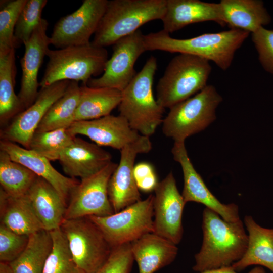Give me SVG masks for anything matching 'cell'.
I'll list each match as a JSON object with an SVG mask.
<instances>
[{"label": "cell", "mask_w": 273, "mask_h": 273, "mask_svg": "<svg viewBox=\"0 0 273 273\" xmlns=\"http://www.w3.org/2000/svg\"><path fill=\"white\" fill-rule=\"evenodd\" d=\"M130 245L139 273H154L173 262L178 254L176 244L155 233L146 234Z\"/></svg>", "instance_id": "7402d4cb"}, {"label": "cell", "mask_w": 273, "mask_h": 273, "mask_svg": "<svg viewBox=\"0 0 273 273\" xmlns=\"http://www.w3.org/2000/svg\"><path fill=\"white\" fill-rule=\"evenodd\" d=\"M154 195L106 216H88L103 233L112 248L131 243L154 232Z\"/></svg>", "instance_id": "9c48e42d"}, {"label": "cell", "mask_w": 273, "mask_h": 273, "mask_svg": "<svg viewBox=\"0 0 273 273\" xmlns=\"http://www.w3.org/2000/svg\"><path fill=\"white\" fill-rule=\"evenodd\" d=\"M27 0L3 1L0 10V54L14 49V30Z\"/></svg>", "instance_id": "e575fe53"}, {"label": "cell", "mask_w": 273, "mask_h": 273, "mask_svg": "<svg viewBox=\"0 0 273 273\" xmlns=\"http://www.w3.org/2000/svg\"><path fill=\"white\" fill-rule=\"evenodd\" d=\"M134 260L130 243L113 248L105 264L96 273H130Z\"/></svg>", "instance_id": "8d00e7d4"}, {"label": "cell", "mask_w": 273, "mask_h": 273, "mask_svg": "<svg viewBox=\"0 0 273 273\" xmlns=\"http://www.w3.org/2000/svg\"><path fill=\"white\" fill-rule=\"evenodd\" d=\"M174 160L181 166L184 176L182 196L186 203L194 202L218 214L224 220L234 222L240 219L238 206L220 202L210 191L190 159L185 142H174L171 150Z\"/></svg>", "instance_id": "2e32d148"}, {"label": "cell", "mask_w": 273, "mask_h": 273, "mask_svg": "<svg viewBox=\"0 0 273 273\" xmlns=\"http://www.w3.org/2000/svg\"><path fill=\"white\" fill-rule=\"evenodd\" d=\"M63 80L41 88L34 102L16 116L2 132V140L28 149L33 135L53 104L65 94L70 82Z\"/></svg>", "instance_id": "9a60e30c"}, {"label": "cell", "mask_w": 273, "mask_h": 273, "mask_svg": "<svg viewBox=\"0 0 273 273\" xmlns=\"http://www.w3.org/2000/svg\"><path fill=\"white\" fill-rule=\"evenodd\" d=\"M60 229L77 265L85 273H96L112 249L100 228L87 216L64 219Z\"/></svg>", "instance_id": "ba28073f"}, {"label": "cell", "mask_w": 273, "mask_h": 273, "mask_svg": "<svg viewBox=\"0 0 273 273\" xmlns=\"http://www.w3.org/2000/svg\"><path fill=\"white\" fill-rule=\"evenodd\" d=\"M48 26V21L42 18L29 39L24 44L25 53L20 61L21 87L18 96L24 110L34 102L39 93L38 74L51 44L47 34Z\"/></svg>", "instance_id": "e0dca14e"}, {"label": "cell", "mask_w": 273, "mask_h": 273, "mask_svg": "<svg viewBox=\"0 0 273 273\" xmlns=\"http://www.w3.org/2000/svg\"><path fill=\"white\" fill-rule=\"evenodd\" d=\"M0 214L1 223L17 234L29 236L44 230L27 195L12 197L1 189Z\"/></svg>", "instance_id": "cb8c5ba5"}, {"label": "cell", "mask_w": 273, "mask_h": 273, "mask_svg": "<svg viewBox=\"0 0 273 273\" xmlns=\"http://www.w3.org/2000/svg\"><path fill=\"white\" fill-rule=\"evenodd\" d=\"M252 40L263 68L273 75V29L261 27L251 33Z\"/></svg>", "instance_id": "74e56055"}, {"label": "cell", "mask_w": 273, "mask_h": 273, "mask_svg": "<svg viewBox=\"0 0 273 273\" xmlns=\"http://www.w3.org/2000/svg\"><path fill=\"white\" fill-rule=\"evenodd\" d=\"M223 19L230 29L252 33L270 23L271 18L261 0H221Z\"/></svg>", "instance_id": "484cf974"}, {"label": "cell", "mask_w": 273, "mask_h": 273, "mask_svg": "<svg viewBox=\"0 0 273 273\" xmlns=\"http://www.w3.org/2000/svg\"><path fill=\"white\" fill-rule=\"evenodd\" d=\"M211 70L209 61L179 54L169 62L158 82L157 101L164 109H170L191 98L207 85Z\"/></svg>", "instance_id": "8992f818"}, {"label": "cell", "mask_w": 273, "mask_h": 273, "mask_svg": "<svg viewBox=\"0 0 273 273\" xmlns=\"http://www.w3.org/2000/svg\"><path fill=\"white\" fill-rule=\"evenodd\" d=\"M68 130L74 136L83 135L101 147H110L119 150L141 136L120 115L110 114L98 119L75 121Z\"/></svg>", "instance_id": "ac0fdd59"}, {"label": "cell", "mask_w": 273, "mask_h": 273, "mask_svg": "<svg viewBox=\"0 0 273 273\" xmlns=\"http://www.w3.org/2000/svg\"><path fill=\"white\" fill-rule=\"evenodd\" d=\"M16 67L15 51L0 54V123L14 118L24 109L14 90Z\"/></svg>", "instance_id": "83f0119b"}, {"label": "cell", "mask_w": 273, "mask_h": 273, "mask_svg": "<svg viewBox=\"0 0 273 273\" xmlns=\"http://www.w3.org/2000/svg\"><path fill=\"white\" fill-rule=\"evenodd\" d=\"M75 137L70 133L68 128L36 131L31 138L28 149L50 161L59 160L62 152Z\"/></svg>", "instance_id": "d6a6232c"}, {"label": "cell", "mask_w": 273, "mask_h": 273, "mask_svg": "<svg viewBox=\"0 0 273 273\" xmlns=\"http://www.w3.org/2000/svg\"><path fill=\"white\" fill-rule=\"evenodd\" d=\"M58 161L70 177L82 179L104 168L112 162V156L96 144L75 136L62 152Z\"/></svg>", "instance_id": "d6986e66"}, {"label": "cell", "mask_w": 273, "mask_h": 273, "mask_svg": "<svg viewBox=\"0 0 273 273\" xmlns=\"http://www.w3.org/2000/svg\"><path fill=\"white\" fill-rule=\"evenodd\" d=\"M108 0H84L73 13L55 24L50 37V44L62 49L90 43L105 12Z\"/></svg>", "instance_id": "7c38bea8"}, {"label": "cell", "mask_w": 273, "mask_h": 273, "mask_svg": "<svg viewBox=\"0 0 273 273\" xmlns=\"http://www.w3.org/2000/svg\"><path fill=\"white\" fill-rule=\"evenodd\" d=\"M53 246L43 273H85L76 264L60 228L50 232Z\"/></svg>", "instance_id": "1f68e13d"}, {"label": "cell", "mask_w": 273, "mask_h": 273, "mask_svg": "<svg viewBox=\"0 0 273 273\" xmlns=\"http://www.w3.org/2000/svg\"><path fill=\"white\" fill-rule=\"evenodd\" d=\"M202 228L203 242L195 255L194 271L199 272L230 266L245 254L248 236L241 219L227 221L206 207L202 213Z\"/></svg>", "instance_id": "6da1fadb"}, {"label": "cell", "mask_w": 273, "mask_h": 273, "mask_svg": "<svg viewBox=\"0 0 273 273\" xmlns=\"http://www.w3.org/2000/svg\"><path fill=\"white\" fill-rule=\"evenodd\" d=\"M37 177L33 172L1 150V189L8 195L17 197L27 195Z\"/></svg>", "instance_id": "4dcf8cb0"}, {"label": "cell", "mask_w": 273, "mask_h": 273, "mask_svg": "<svg viewBox=\"0 0 273 273\" xmlns=\"http://www.w3.org/2000/svg\"><path fill=\"white\" fill-rule=\"evenodd\" d=\"M47 0H27L23 7L14 30L15 48L24 44L31 36L40 23L42 12Z\"/></svg>", "instance_id": "836d02e7"}, {"label": "cell", "mask_w": 273, "mask_h": 273, "mask_svg": "<svg viewBox=\"0 0 273 273\" xmlns=\"http://www.w3.org/2000/svg\"><path fill=\"white\" fill-rule=\"evenodd\" d=\"M157 68L156 58L151 56L140 72L121 92L118 106L119 115L140 134H153L162 123L163 108L153 92L154 77Z\"/></svg>", "instance_id": "3957f363"}, {"label": "cell", "mask_w": 273, "mask_h": 273, "mask_svg": "<svg viewBox=\"0 0 273 273\" xmlns=\"http://www.w3.org/2000/svg\"><path fill=\"white\" fill-rule=\"evenodd\" d=\"M49 61L39 82L41 88L63 80L81 81L86 85L93 76L104 72L108 59L105 48L89 44L47 52Z\"/></svg>", "instance_id": "5b68a950"}, {"label": "cell", "mask_w": 273, "mask_h": 273, "mask_svg": "<svg viewBox=\"0 0 273 273\" xmlns=\"http://www.w3.org/2000/svg\"><path fill=\"white\" fill-rule=\"evenodd\" d=\"M250 33L238 29L207 33L186 39L173 38L163 29L144 35L147 51L188 54L211 61L223 70L231 66L235 54Z\"/></svg>", "instance_id": "7a4b0ae2"}, {"label": "cell", "mask_w": 273, "mask_h": 273, "mask_svg": "<svg viewBox=\"0 0 273 273\" xmlns=\"http://www.w3.org/2000/svg\"><path fill=\"white\" fill-rule=\"evenodd\" d=\"M80 94L78 82L71 81L65 94L51 107L36 131L68 128L74 122Z\"/></svg>", "instance_id": "f546056e"}, {"label": "cell", "mask_w": 273, "mask_h": 273, "mask_svg": "<svg viewBox=\"0 0 273 273\" xmlns=\"http://www.w3.org/2000/svg\"><path fill=\"white\" fill-rule=\"evenodd\" d=\"M244 224L248 236L247 250L243 257L231 266L239 272L256 265L264 266L273 273V229L260 226L250 215L245 216Z\"/></svg>", "instance_id": "d4e9b609"}, {"label": "cell", "mask_w": 273, "mask_h": 273, "mask_svg": "<svg viewBox=\"0 0 273 273\" xmlns=\"http://www.w3.org/2000/svg\"><path fill=\"white\" fill-rule=\"evenodd\" d=\"M0 149L7 152L12 160L49 183L67 203L72 190L79 183L77 179L63 175L52 165L48 159L16 143L1 140Z\"/></svg>", "instance_id": "44dd1931"}, {"label": "cell", "mask_w": 273, "mask_h": 273, "mask_svg": "<svg viewBox=\"0 0 273 273\" xmlns=\"http://www.w3.org/2000/svg\"><path fill=\"white\" fill-rule=\"evenodd\" d=\"M121 99V92L117 89L92 87L82 84L80 86L74 122L90 120L110 115L112 111L118 107Z\"/></svg>", "instance_id": "4316f807"}, {"label": "cell", "mask_w": 273, "mask_h": 273, "mask_svg": "<svg viewBox=\"0 0 273 273\" xmlns=\"http://www.w3.org/2000/svg\"><path fill=\"white\" fill-rule=\"evenodd\" d=\"M154 192V233L177 245L183 237L182 216L186 203L172 172L159 182Z\"/></svg>", "instance_id": "5bb4252c"}, {"label": "cell", "mask_w": 273, "mask_h": 273, "mask_svg": "<svg viewBox=\"0 0 273 273\" xmlns=\"http://www.w3.org/2000/svg\"><path fill=\"white\" fill-rule=\"evenodd\" d=\"M199 273H238L231 266L209 269ZM248 273H266L263 268L256 266L252 268Z\"/></svg>", "instance_id": "f35d334b"}, {"label": "cell", "mask_w": 273, "mask_h": 273, "mask_svg": "<svg viewBox=\"0 0 273 273\" xmlns=\"http://www.w3.org/2000/svg\"><path fill=\"white\" fill-rule=\"evenodd\" d=\"M161 20L163 30L169 34L188 25L205 21H214L222 27L226 25L219 3L199 0H167Z\"/></svg>", "instance_id": "ffe728a7"}, {"label": "cell", "mask_w": 273, "mask_h": 273, "mask_svg": "<svg viewBox=\"0 0 273 273\" xmlns=\"http://www.w3.org/2000/svg\"><path fill=\"white\" fill-rule=\"evenodd\" d=\"M117 166V163L112 161L97 173L81 179L70 194L65 219L102 217L114 213L109 198L108 186Z\"/></svg>", "instance_id": "30bf717a"}, {"label": "cell", "mask_w": 273, "mask_h": 273, "mask_svg": "<svg viewBox=\"0 0 273 273\" xmlns=\"http://www.w3.org/2000/svg\"><path fill=\"white\" fill-rule=\"evenodd\" d=\"M222 101L215 87L207 85L194 96L169 109L162 123L163 133L174 142H185L216 119V109Z\"/></svg>", "instance_id": "52a82bcc"}, {"label": "cell", "mask_w": 273, "mask_h": 273, "mask_svg": "<svg viewBox=\"0 0 273 273\" xmlns=\"http://www.w3.org/2000/svg\"><path fill=\"white\" fill-rule=\"evenodd\" d=\"M27 196L45 230L60 228L67 203L49 183L37 176Z\"/></svg>", "instance_id": "603a6c76"}, {"label": "cell", "mask_w": 273, "mask_h": 273, "mask_svg": "<svg viewBox=\"0 0 273 273\" xmlns=\"http://www.w3.org/2000/svg\"><path fill=\"white\" fill-rule=\"evenodd\" d=\"M144 35L139 29L114 44L113 54L108 60L102 75L92 78L86 85L123 90L136 74L134 68L136 60L146 51Z\"/></svg>", "instance_id": "8fae6325"}, {"label": "cell", "mask_w": 273, "mask_h": 273, "mask_svg": "<svg viewBox=\"0 0 273 273\" xmlns=\"http://www.w3.org/2000/svg\"><path fill=\"white\" fill-rule=\"evenodd\" d=\"M152 148L149 137L141 135L120 150L119 164L111 176L108 192L114 213H117L141 200L133 175L135 159L138 154L149 153Z\"/></svg>", "instance_id": "4fadbf2b"}, {"label": "cell", "mask_w": 273, "mask_h": 273, "mask_svg": "<svg viewBox=\"0 0 273 273\" xmlns=\"http://www.w3.org/2000/svg\"><path fill=\"white\" fill-rule=\"evenodd\" d=\"M0 273H14L10 263L1 261Z\"/></svg>", "instance_id": "ab89813d"}, {"label": "cell", "mask_w": 273, "mask_h": 273, "mask_svg": "<svg viewBox=\"0 0 273 273\" xmlns=\"http://www.w3.org/2000/svg\"><path fill=\"white\" fill-rule=\"evenodd\" d=\"M167 0H111L91 43L105 48L139 30L143 25L161 20Z\"/></svg>", "instance_id": "277c9868"}, {"label": "cell", "mask_w": 273, "mask_h": 273, "mask_svg": "<svg viewBox=\"0 0 273 273\" xmlns=\"http://www.w3.org/2000/svg\"><path fill=\"white\" fill-rule=\"evenodd\" d=\"M29 236L17 234L4 224L0 225V260L10 263L26 247Z\"/></svg>", "instance_id": "d590c367"}, {"label": "cell", "mask_w": 273, "mask_h": 273, "mask_svg": "<svg viewBox=\"0 0 273 273\" xmlns=\"http://www.w3.org/2000/svg\"><path fill=\"white\" fill-rule=\"evenodd\" d=\"M52 246V238L49 231L43 230L30 235L24 250L10 262L14 273H43Z\"/></svg>", "instance_id": "f1b7e54d"}]
</instances>
